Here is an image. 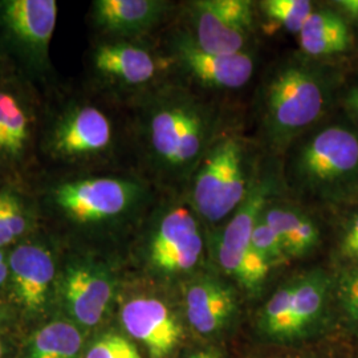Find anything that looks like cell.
<instances>
[{"instance_id":"cell-1","label":"cell","mask_w":358,"mask_h":358,"mask_svg":"<svg viewBox=\"0 0 358 358\" xmlns=\"http://www.w3.org/2000/svg\"><path fill=\"white\" fill-rule=\"evenodd\" d=\"M140 122L149 166L182 187L223 133L217 106L186 87H162L148 96Z\"/></svg>"},{"instance_id":"cell-2","label":"cell","mask_w":358,"mask_h":358,"mask_svg":"<svg viewBox=\"0 0 358 358\" xmlns=\"http://www.w3.org/2000/svg\"><path fill=\"white\" fill-rule=\"evenodd\" d=\"M259 101L264 141L275 152H285L325 113L329 81L313 59L288 57L269 71Z\"/></svg>"},{"instance_id":"cell-3","label":"cell","mask_w":358,"mask_h":358,"mask_svg":"<svg viewBox=\"0 0 358 358\" xmlns=\"http://www.w3.org/2000/svg\"><path fill=\"white\" fill-rule=\"evenodd\" d=\"M284 186L299 201L334 202L358 183V133L343 125L307 131L285 150Z\"/></svg>"},{"instance_id":"cell-4","label":"cell","mask_w":358,"mask_h":358,"mask_svg":"<svg viewBox=\"0 0 358 358\" xmlns=\"http://www.w3.org/2000/svg\"><path fill=\"white\" fill-rule=\"evenodd\" d=\"M254 177L243 140L223 131L195 170L187 199L201 220L217 223L242 205Z\"/></svg>"},{"instance_id":"cell-5","label":"cell","mask_w":358,"mask_h":358,"mask_svg":"<svg viewBox=\"0 0 358 358\" xmlns=\"http://www.w3.org/2000/svg\"><path fill=\"white\" fill-rule=\"evenodd\" d=\"M143 195V187L133 179L94 177L59 185L53 202L76 223L99 224L127 217L140 207Z\"/></svg>"},{"instance_id":"cell-6","label":"cell","mask_w":358,"mask_h":358,"mask_svg":"<svg viewBox=\"0 0 358 358\" xmlns=\"http://www.w3.org/2000/svg\"><path fill=\"white\" fill-rule=\"evenodd\" d=\"M199 220L187 198L161 207L148 244V259L155 271L179 275L198 266L205 247Z\"/></svg>"},{"instance_id":"cell-7","label":"cell","mask_w":358,"mask_h":358,"mask_svg":"<svg viewBox=\"0 0 358 358\" xmlns=\"http://www.w3.org/2000/svg\"><path fill=\"white\" fill-rule=\"evenodd\" d=\"M171 62L194 85L211 90L243 88L254 75V57L248 53L217 55L196 45L192 35L183 29L170 40Z\"/></svg>"},{"instance_id":"cell-8","label":"cell","mask_w":358,"mask_h":358,"mask_svg":"<svg viewBox=\"0 0 358 358\" xmlns=\"http://www.w3.org/2000/svg\"><path fill=\"white\" fill-rule=\"evenodd\" d=\"M56 20L55 0L0 1V27L4 38L34 64L47 62Z\"/></svg>"},{"instance_id":"cell-9","label":"cell","mask_w":358,"mask_h":358,"mask_svg":"<svg viewBox=\"0 0 358 358\" xmlns=\"http://www.w3.org/2000/svg\"><path fill=\"white\" fill-rule=\"evenodd\" d=\"M113 142L108 115L96 106L78 105L68 109L52 130V154L66 161H81L103 154Z\"/></svg>"},{"instance_id":"cell-10","label":"cell","mask_w":358,"mask_h":358,"mask_svg":"<svg viewBox=\"0 0 358 358\" xmlns=\"http://www.w3.org/2000/svg\"><path fill=\"white\" fill-rule=\"evenodd\" d=\"M60 289L71 317L81 325L96 327L110 307L115 280L101 264L80 260L65 268Z\"/></svg>"},{"instance_id":"cell-11","label":"cell","mask_w":358,"mask_h":358,"mask_svg":"<svg viewBox=\"0 0 358 358\" xmlns=\"http://www.w3.org/2000/svg\"><path fill=\"white\" fill-rule=\"evenodd\" d=\"M127 332L148 348L152 358H165L177 346L182 329L166 304L155 297L138 296L121 309Z\"/></svg>"},{"instance_id":"cell-12","label":"cell","mask_w":358,"mask_h":358,"mask_svg":"<svg viewBox=\"0 0 358 358\" xmlns=\"http://www.w3.org/2000/svg\"><path fill=\"white\" fill-rule=\"evenodd\" d=\"M10 282L16 301L31 313L41 312L56 276L51 251L40 244L17 245L8 259Z\"/></svg>"},{"instance_id":"cell-13","label":"cell","mask_w":358,"mask_h":358,"mask_svg":"<svg viewBox=\"0 0 358 358\" xmlns=\"http://www.w3.org/2000/svg\"><path fill=\"white\" fill-rule=\"evenodd\" d=\"M92 63L99 76L122 87L148 85L161 69L158 59L148 48L125 40L97 45Z\"/></svg>"},{"instance_id":"cell-14","label":"cell","mask_w":358,"mask_h":358,"mask_svg":"<svg viewBox=\"0 0 358 358\" xmlns=\"http://www.w3.org/2000/svg\"><path fill=\"white\" fill-rule=\"evenodd\" d=\"M170 3L161 0H96L92 17L101 31L117 38L141 36L166 15Z\"/></svg>"},{"instance_id":"cell-15","label":"cell","mask_w":358,"mask_h":358,"mask_svg":"<svg viewBox=\"0 0 358 358\" xmlns=\"http://www.w3.org/2000/svg\"><path fill=\"white\" fill-rule=\"evenodd\" d=\"M190 29H186L202 50L217 55L243 53L252 31L235 24L219 13L213 0L192 1L189 7Z\"/></svg>"},{"instance_id":"cell-16","label":"cell","mask_w":358,"mask_h":358,"mask_svg":"<svg viewBox=\"0 0 358 358\" xmlns=\"http://www.w3.org/2000/svg\"><path fill=\"white\" fill-rule=\"evenodd\" d=\"M186 316L201 334L215 333L230 320L235 310V294L229 285L211 276H202L186 289Z\"/></svg>"},{"instance_id":"cell-17","label":"cell","mask_w":358,"mask_h":358,"mask_svg":"<svg viewBox=\"0 0 358 358\" xmlns=\"http://www.w3.org/2000/svg\"><path fill=\"white\" fill-rule=\"evenodd\" d=\"M262 217L280 238L288 257L307 255L320 242V229L299 206L272 198Z\"/></svg>"},{"instance_id":"cell-18","label":"cell","mask_w":358,"mask_h":358,"mask_svg":"<svg viewBox=\"0 0 358 358\" xmlns=\"http://www.w3.org/2000/svg\"><path fill=\"white\" fill-rule=\"evenodd\" d=\"M300 48L309 59L344 53L352 47L349 22L336 8L313 10L299 34Z\"/></svg>"},{"instance_id":"cell-19","label":"cell","mask_w":358,"mask_h":358,"mask_svg":"<svg viewBox=\"0 0 358 358\" xmlns=\"http://www.w3.org/2000/svg\"><path fill=\"white\" fill-rule=\"evenodd\" d=\"M31 117L26 105L8 90H0V162L19 161L31 140Z\"/></svg>"},{"instance_id":"cell-20","label":"cell","mask_w":358,"mask_h":358,"mask_svg":"<svg viewBox=\"0 0 358 358\" xmlns=\"http://www.w3.org/2000/svg\"><path fill=\"white\" fill-rule=\"evenodd\" d=\"M83 336L72 322L53 321L34 334L27 358H78Z\"/></svg>"},{"instance_id":"cell-21","label":"cell","mask_w":358,"mask_h":358,"mask_svg":"<svg viewBox=\"0 0 358 358\" xmlns=\"http://www.w3.org/2000/svg\"><path fill=\"white\" fill-rule=\"evenodd\" d=\"M327 294V279L322 273H310L294 282V334L303 331L320 315Z\"/></svg>"},{"instance_id":"cell-22","label":"cell","mask_w":358,"mask_h":358,"mask_svg":"<svg viewBox=\"0 0 358 358\" xmlns=\"http://www.w3.org/2000/svg\"><path fill=\"white\" fill-rule=\"evenodd\" d=\"M259 8L271 22L297 35L315 10L308 0H263Z\"/></svg>"},{"instance_id":"cell-23","label":"cell","mask_w":358,"mask_h":358,"mask_svg":"<svg viewBox=\"0 0 358 358\" xmlns=\"http://www.w3.org/2000/svg\"><path fill=\"white\" fill-rule=\"evenodd\" d=\"M294 282L279 288L264 307V322L272 334H294Z\"/></svg>"},{"instance_id":"cell-24","label":"cell","mask_w":358,"mask_h":358,"mask_svg":"<svg viewBox=\"0 0 358 358\" xmlns=\"http://www.w3.org/2000/svg\"><path fill=\"white\" fill-rule=\"evenodd\" d=\"M251 245L271 267L279 266L285 260H288V256L285 254L280 238L275 231L272 230V227L262 215L257 219L255 227L252 230Z\"/></svg>"},{"instance_id":"cell-25","label":"cell","mask_w":358,"mask_h":358,"mask_svg":"<svg viewBox=\"0 0 358 358\" xmlns=\"http://www.w3.org/2000/svg\"><path fill=\"white\" fill-rule=\"evenodd\" d=\"M85 358H141V356L128 338L115 333H106L92 344Z\"/></svg>"},{"instance_id":"cell-26","label":"cell","mask_w":358,"mask_h":358,"mask_svg":"<svg viewBox=\"0 0 358 358\" xmlns=\"http://www.w3.org/2000/svg\"><path fill=\"white\" fill-rule=\"evenodd\" d=\"M340 294L348 315L358 320V269L344 278L340 287Z\"/></svg>"},{"instance_id":"cell-27","label":"cell","mask_w":358,"mask_h":358,"mask_svg":"<svg viewBox=\"0 0 358 358\" xmlns=\"http://www.w3.org/2000/svg\"><path fill=\"white\" fill-rule=\"evenodd\" d=\"M16 241L6 208V192L0 190V250Z\"/></svg>"},{"instance_id":"cell-28","label":"cell","mask_w":358,"mask_h":358,"mask_svg":"<svg viewBox=\"0 0 358 358\" xmlns=\"http://www.w3.org/2000/svg\"><path fill=\"white\" fill-rule=\"evenodd\" d=\"M343 248L348 255L358 259V214L352 217L346 227Z\"/></svg>"},{"instance_id":"cell-29","label":"cell","mask_w":358,"mask_h":358,"mask_svg":"<svg viewBox=\"0 0 358 358\" xmlns=\"http://www.w3.org/2000/svg\"><path fill=\"white\" fill-rule=\"evenodd\" d=\"M333 8L341 13L348 22H358V0L334 1Z\"/></svg>"},{"instance_id":"cell-30","label":"cell","mask_w":358,"mask_h":358,"mask_svg":"<svg viewBox=\"0 0 358 358\" xmlns=\"http://www.w3.org/2000/svg\"><path fill=\"white\" fill-rule=\"evenodd\" d=\"M346 112L350 117L352 122L356 125L358 130V84L353 85L346 93L345 100H344Z\"/></svg>"},{"instance_id":"cell-31","label":"cell","mask_w":358,"mask_h":358,"mask_svg":"<svg viewBox=\"0 0 358 358\" xmlns=\"http://www.w3.org/2000/svg\"><path fill=\"white\" fill-rule=\"evenodd\" d=\"M8 279H10V266H8V262H3L0 263V287L4 285Z\"/></svg>"},{"instance_id":"cell-32","label":"cell","mask_w":358,"mask_h":358,"mask_svg":"<svg viewBox=\"0 0 358 358\" xmlns=\"http://www.w3.org/2000/svg\"><path fill=\"white\" fill-rule=\"evenodd\" d=\"M190 358H219L217 355H214L213 352H198L195 355H192Z\"/></svg>"},{"instance_id":"cell-33","label":"cell","mask_w":358,"mask_h":358,"mask_svg":"<svg viewBox=\"0 0 358 358\" xmlns=\"http://www.w3.org/2000/svg\"><path fill=\"white\" fill-rule=\"evenodd\" d=\"M3 262H7V260H6V254L0 250V263H3Z\"/></svg>"},{"instance_id":"cell-34","label":"cell","mask_w":358,"mask_h":358,"mask_svg":"<svg viewBox=\"0 0 358 358\" xmlns=\"http://www.w3.org/2000/svg\"><path fill=\"white\" fill-rule=\"evenodd\" d=\"M3 356V345H1V343H0V358Z\"/></svg>"},{"instance_id":"cell-35","label":"cell","mask_w":358,"mask_h":358,"mask_svg":"<svg viewBox=\"0 0 358 358\" xmlns=\"http://www.w3.org/2000/svg\"><path fill=\"white\" fill-rule=\"evenodd\" d=\"M3 319V309H1V307H0V320Z\"/></svg>"}]
</instances>
